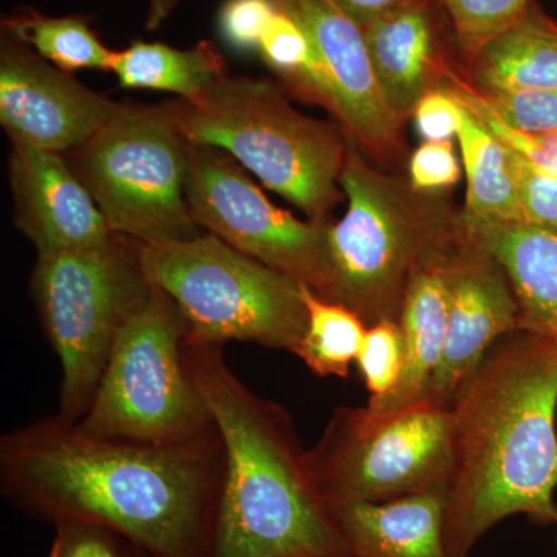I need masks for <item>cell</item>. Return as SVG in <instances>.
Wrapping results in <instances>:
<instances>
[{
  "mask_svg": "<svg viewBox=\"0 0 557 557\" xmlns=\"http://www.w3.org/2000/svg\"><path fill=\"white\" fill-rule=\"evenodd\" d=\"M225 478L218 434L174 445L95 437L60 416L0 442L3 496L57 527L104 528L149 557H211Z\"/></svg>",
  "mask_w": 557,
  "mask_h": 557,
  "instance_id": "6da1fadb",
  "label": "cell"
},
{
  "mask_svg": "<svg viewBox=\"0 0 557 557\" xmlns=\"http://www.w3.org/2000/svg\"><path fill=\"white\" fill-rule=\"evenodd\" d=\"M557 338L504 336L450 405L445 548L469 557L511 516L557 525Z\"/></svg>",
  "mask_w": 557,
  "mask_h": 557,
  "instance_id": "7a4b0ae2",
  "label": "cell"
},
{
  "mask_svg": "<svg viewBox=\"0 0 557 557\" xmlns=\"http://www.w3.org/2000/svg\"><path fill=\"white\" fill-rule=\"evenodd\" d=\"M183 359L225 450L211 557H351L310 485L287 410L251 391L222 346L185 338Z\"/></svg>",
  "mask_w": 557,
  "mask_h": 557,
  "instance_id": "3957f363",
  "label": "cell"
},
{
  "mask_svg": "<svg viewBox=\"0 0 557 557\" xmlns=\"http://www.w3.org/2000/svg\"><path fill=\"white\" fill-rule=\"evenodd\" d=\"M339 186L347 211L327 225L329 288L324 298L366 325L399 321L410 278L435 249L453 239L458 211L437 193L380 171L348 146Z\"/></svg>",
  "mask_w": 557,
  "mask_h": 557,
  "instance_id": "277c9868",
  "label": "cell"
},
{
  "mask_svg": "<svg viewBox=\"0 0 557 557\" xmlns=\"http://www.w3.org/2000/svg\"><path fill=\"white\" fill-rule=\"evenodd\" d=\"M171 102L190 145L223 150L309 220L330 222L351 145L338 123L299 112L278 84L247 76L225 75L196 100Z\"/></svg>",
  "mask_w": 557,
  "mask_h": 557,
  "instance_id": "5b68a950",
  "label": "cell"
},
{
  "mask_svg": "<svg viewBox=\"0 0 557 557\" xmlns=\"http://www.w3.org/2000/svg\"><path fill=\"white\" fill-rule=\"evenodd\" d=\"M132 244L150 284L177 306L190 343L247 341L295 354L307 329L298 281L208 233L188 240Z\"/></svg>",
  "mask_w": 557,
  "mask_h": 557,
  "instance_id": "8992f818",
  "label": "cell"
},
{
  "mask_svg": "<svg viewBox=\"0 0 557 557\" xmlns=\"http://www.w3.org/2000/svg\"><path fill=\"white\" fill-rule=\"evenodd\" d=\"M189 152L172 102H119L67 161L113 234L156 244L200 236L186 196Z\"/></svg>",
  "mask_w": 557,
  "mask_h": 557,
  "instance_id": "52a82bcc",
  "label": "cell"
},
{
  "mask_svg": "<svg viewBox=\"0 0 557 557\" xmlns=\"http://www.w3.org/2000/svg\"><path fill=\"white\" fill-rule=\"evenodd\" d=\"M186 332L174 300L152 284L120 330L90 408L76 426L95 437L150 445L218 434L183 359Z\"/></svg>",
  "mask_w": 557,
  "mask_h": 557,
  "instance_id": "ba28073f",
  "label": "cell"
},
{
  "mask_svg": "<svg viewBox=\"0 0 557 557\" xmlns=\"http://www.w3.org/2000/svg\"><path fill=\"white\" fill-rule=\"evenodd\" d=\"M30 288L61 362L58 416L76 423L90 408L120 330L152 284L132 240L113 234L98 247L38 255Z\"/></svg>",
  "mask_w": 557,
  "mask_h": 557,
  "instance_id": "9c48e42d",
  "label": "cell"
},
{
  "mask_svg": "<svg viewBox=\"0 0 557 557\" xmlns=\"http://www.w3.org/2000/svg\"><path fill=\"white\" fill-rule=\"evenodd\" d=\"M450 461L449 409L435 406L388 417L364 406L336 409L304 454L307 478L324 505L445 494Z\"/></svg>",
  "mask_w": 557,
  "mask_h": 557,
  "instance_id": "30bf717a",
  "label": "cell"
},
{
  "mask_svg": "<svg viewBox=\"0 0 557 557\" xmlns=\"http://www.w3.org/2000/svg\"><path fill=\"white\" fill-rule=\"evenodd\" d=\"M188 205L200 230L313 289L329 288L327 225L276 207L233 157L190 145Z\"/></svg>",
  "mask_w": 557,
  "mask_h": 557,
  "instance_id": "8fae6325",
  "label": "cell"
},
{
  "mask_svg": "<svg viewBox=\"0 0 557 557\" xmlns=\"http://www.w3.org/2000/svg\"><path fill=\"white\" fill-rule=\"evenodd\" d=\"M302 28L313 49L324 109L376 166H392L405 150V121L384 101L364 32L332 0H271Z\"/></svg>",
  "mask_w": 557,
  "mask_h": 557,
  "instance_id": "7c38bea8",
  "label": "cell"
},
{
  "mask_svg": "<svg viewBox=\"0 0 557 557\" xmlns=\"http://www.w3.org/2000/svg\"><path fill=\"white\" fill-rule=\"evenodd\" d=\"M448 327L428 405L449 409L491 348L520 330L518 300L500 263L460 225L446 255Z\"/></svg>",
  "mask_w": 557,
  "mask_h": 557,
  "instance_id": "4fadbf2b",
  "label": "cell"
},
{
  "mask_svg": "<svg viewBox=\"0 0 557 557\" xmlns=\"http://www.w3.org/2000/svg\"><path fill=\"white\" fill-rule=\"evenodd\" d=\"M116 104L2 33L0 124L11 143L70 152L101 129Z\"/></svg>",
  "mask_w": 557,
  "mask_h": 557,
  "instance_id": "5bb4252c",
  "label": "cell"
},
{
  "mask_svg": "<svg viewBox=\"0 0 557 557\" xmlns=\"http://www.w3.org/2000/svg\"><path fill=\"white\" fill-rule=\"evenodd\" d=\"M14 222L38 255L98 247L113 233L62 153L11 143Z\"/></svg>",
  "mask_w": 557,
  "mask_h": 557,
  "instance_id": "9a60e30c",
  "label": "cell"
},
{
  "mask_svg": "<svg viewBox=\"0 0 557 557\" xmlns=\"http://www.w3.org/2000/svg\"><path fill=\"white\" fill-rule=\"evenodd\" d=\"M448 28L437 0H416L362 30L384 101L405 123L424 95L442 89L450 73L461 67L450 60Z\"/></svg>",
  "mask_w": 557,
  "mask_h": 557,
  "instance_id": "2e32d148",
  "label": "cell"
},
{
  "mask_svg": "<svg viewBox=\"0 0 557 557\" xmlns=\"http://www.w3.org/2000/svg\"><path fill=\"white\" fill-rule=\"evenodd\" d=\"M453 239L431 252L410 278L398 321L405 343V364L391 392L369 398L364 408L372 416H395L429 406V388L442 361L448 327L446 255Z\"/></svg>",
  "mask_w": 557,
  "mask_h": 557,
  "instance_id": "e0dca14e",
  "label": "cell"
},
{
  "mask_svg": "<svg viewBox=\"0 0 557 557\" xmlns=\"http://www.w3.org/2000/svg\"><path fill=\"white\" fill-rule=\"evenodd\" d=\"M472 240L500 263L518 300L520 330L557 338V233L458 211Z\"/></svg>",
  "mask_w": 557,
  "mask_h": 557,
  "instance_id": "ac0fdd59",
  "label": "cell"
},
{
  "mask_svg": "<svg viewBox=\"0 0 557 557\" xmlns=\"http://www.w3.org/2000/svg\"><path fill=\"white\" fill-rule=\"evenodd\" d=\"M325 507L351 557H448L443 493Z\"/></svg>",
  "mask_w": 557,
  "mask_h": 557,
  "instance_id": "d6986e66",
  "label": "cell"
},
{
  "mask_svg": "<svg viewBox=\"0 0 557 557\" xmlns=\"http://www.w3.org/2000/svg\"><path fill=\"white\" fill-rule=\"evenodd\" d=\"M465 76L479 90L557 89V22L531 2L483 47Z\"/></svg>",
  "mask_w": 557,
  "mask_h": 557,
  "instance_id": "ffe728a7",
  "label": "cell"
},
{
  "mask_svg": "<svg viewBox=\"0 0 557 557\" xmlns=\"http://www.w3.org/2000/svg\"><path fill=\"white\" fill-rule=\"evenodd\" d=\"M112 72L126 89L170 91L186 101L196 100L215 81L228 75L225 58L209 40L186 50L137 40L116 51Z\"/></svg>",
  "mask_w": 557,
  "mask_h": 557,
  "instance_id": "44dd1931",
  "label": "cell"
},
{
  "mask_svg": "<svg viewBox=\"0 0 557 557\" xmlns=\"http://www.w3.org/2000/svg\"><path fill=\"white\" fill-rule=\"evenodd\" d=\"M461 106L457 138L468 178L463 212L479 219L525 222L507 145L491 134L471 109Z\"/></svg>",
  "mask_w": 557,
  "mask_h": 557,
  "instance_id": "7402d4cb",
  "label": "cell"
},
{
  "mask_svg": "<svg viewBox=\"0 0 557 557\" xmlns=\"http://www.w3.org/2000/svg\"><path fill=\"white\" fill-rule=\"evenodd\" d=\"M2 33L65 72H112L115 64L116 51L109 50L81 16L50 17L32 9L17 10L2 21Z\"/></svg>",
  "mask_w": 557,
  "mask_h": 557,
  "instance_id": "603a6c76",
  "label": "cell"
},
{
  "mask_svg": "<svg viewBox=\"0 0 557 557\" xmlns=\"http://www.w3.org/2000/svg\"><path fill=\"white\" fill-rule=\"evenodd\" d=\"M307 307V329L296 348L314 375L346 379L350 364L357 361L368 325L354 311L322 299L313 289L302 285Z\"/></svg>",
  "mask_w": 557,
  "mask_h": 557,
  "instance_id": "cb8c5ba5",
  "label": "cell"
},
{
  "mask_svg": "<svg viewBox=\"0 0 557 557\" xmlns=\"http://www.w3.org/2000/svg\"><path fill=\"white\" fill-rule=\"evenodd\" d=\"M258 50L287 95L324 108L313 49L306 33L292 17L277 10Z\"/></svg>",
  "mask_w": 557,
  "mask_h": 557,
  "instance_id": "d4e9b609",
  "label": "cell"
},
{
  "mask_svg": "<svg viewBox=\"0 0 557 557\" xmlns=\"http://www.w3.org/2000/svg\"><path fill=\"white\" fill-rule=\"evenodd\" d=\"M448 17L458 60L467 70L490 40L522 17L533 0H437Z\"/></svg>",
  "mask_w": 557,
  "mask_h": 557,
  "instance_id": "484cf974",
  "label": "cell"
},
{
  "mask_svg": "<svg viewBox=\"0 0 557 557\" xmlns=\"http://www.w3.org/2000/svg\"><path fill=\"white\" fill-rule=\"evenodd\" d=\"M442 89L449 90L461 104L471 109L485 124L487 131L496 135L504 145L518 150L539 170L557 177V131L545 132V134H527V132L512 129L498 119L490 106L482 100L474 87L468 83L467 76L461 70H454Z\"/></svg>",
  "mask_w": 557,
  "mask_h": 557,
  "instance_id": "4316f807",
  "label": "cell"
},
{
  "mask_svg": "<svg viewBox=\"0 0 557 557\" xmlns=\"http://www.w3.org/2000/svg\"><path fill=\"white\" fill-rule=\"evenodd\" d=\"M357 364L370 397H381L395 387L405 364V343L398 322L381 321L369 325Z\"/></svg>",
  "mask_w": 557,
  "mask_h": 557,
  "instance_id": "83f0119b",
  "label": "cell"
},
{
  "mask_svg": "<svg viewBox=\"0 0 557 557\" xmlns=\"http://www.w3.org/2000/svg\"><path fill=\"white\" fill-rule=\"evenodd\" d=\"M474 90L512 129L527 134L557 131V89Z\"/></svg>",
  "mask_w": 557,
  "mask_h": 557,
  "instance_id": "f1b7e54d",
  "label": "cell"
},
{
  "mask_svg": "<svg viewBox=\"0 0 557 557\" xmlns=\"http://www.w3.org/2000/svg\"><path fill=\"white\" fill-rule=\"evenodd\" d=\"M507 148L523 220L557 233V177L539 170L518 150Z\"/></svg>",
  "mask_w": 557,
  "mask_h": 557,
  "instance_id": "f546056e",
  "label": "cell"
},
{
  "mask_svg": "<svg viewBox=\"0 0 557 557\" xmlns=\"http://www.w3.org/2000/svg\"><path fill=\"white\" fill-rule=\"evenodd\" d=\"M276 13L271 0H226L220 11V30L236 49H259Z\"/></svg>",
  "mask_w": 557,
  "mask_h": 557,
  "instance_id": "4dcf8cb0",
  "label": "cell"
},
{
  "mask_svg": "<svg viewBox=\"0 0 557 557\" xmlns=\"http://www.w3.org/2000/svg\"><path fill=\"white\" fill-rule=\"evenodd\" d=\"M460 164L450 139L424 141L409 161V182L417 190L437 193L460 180Z\"/></svg>",
  "mask_w": 557,
  "mask_h": 557,
  "instance_id": "1f68e13d",
  "label": "cell"
},
{
  "mask_svg": "<svg viewBox=\"0 0 557 557\" xmlns=\"http://www.w3.org/2000/svg\"><path fill=\"white\" fill-rule=\"evenodd\" d=\"M49 557H129L121 549V539L104 528L89 523H61L54 527Z\"/></svg>",
  "mask_w": 557,
  "mask_h": 557,
  "instance_id": "d6a6232c",
  "label": "cell"
},
{
  "mask_svg": "<svg viewBox=\"0 0 557 557\" xmlns=\"http://www.w3.org/2000/svg\"><path fill=\"white\" fill-rule=\"evenodd\" d=\"M463 106L446 89L429 91L413 110L417 129L426 141H445L460 129Z\"/></svg>",
  "mask_w": 557,
  "mask_h": 557,
  "instance_id": "836d02e7",
  "label": "cell"
},
{
  "mask_svg": "<svg viewBox=\"0 0 557 557\" xmlns=\"http://www.w3.org/2000/svg\"><path fill=\"white\" fill-rule=\"evenodd\" d=\"M344 14L364 30L373 21L416 0H332Z\"/></svg>",
  "mask_w": 557,
  "mask_h": 557,
  "instance_id": "e575fe53",
  "label": "cell"
},
{
  "mask_svg": "<svg viewBox=\"0 0 557 557\" xmlns=\"http://www.w3.org/2000/svg\"><path fill=\"white\" fill-rule=\"evenodd\" d=\"M180 0H150L148 21H146V28L148 30H156L161 25V22L168 20L172 10L177 7Z\"/></svg>",
  "mask_w": 557,
  "mask_h": 557,
  "instance_id": "d590c367",
  "label": "cell"
},
{
  "mask_svg": "<svg viewBox=\"0 0 557 557\" xmlns=\"http://www.w3.org/2000/svg\"><path fill=\"white\" fill-rule=\"evenodd\" d=\"M129 557H149L146 556L145 553L138 552V549H134L129 547Z\"/></svg>",
  "mask_w": 557,
  "mask_h": 557,
  "instance_id": "8d00e7d4",
  "label": "cell"
}]
</instances>
